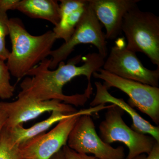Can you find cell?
<instances>
[{
	"label": "cell",
	"instance_id": "cell-12",
	"mask_svg": "<svg viewBox=\"0 0 159 159\" xmlns=\"http://www.w3.org/2000/svg\"><path fill=\"white\" fill-rule=\"evenodd\" d=\"M96 93L95 97L90 103L91 107H94L101 104L111 103L117 106L125 111L130 116L133 124L131 128L139 133L148 134L159 142V126H154L141 116L136 111L122 98H118L111 95L108 89L99 81L95 82Z\"/></svg>",
	"mask_w": 159,
	"mask_h": 159
},
{
	"label": "cell",
	"instance_id": "cell-2",
	"mask_svg": "<svg viewBox=\"0 0 159 159\" xmlns=\"http://www.w3.org/2000/svg\"><path fill=\"white\" fill-rule=\"evenodd\" d=\"M8 26L12 49L6 65L10 74L19 80L50 55L57 39L53 31L31 35L17 18L9 19Z\"/></svg>",
	"mask_w": 159,
	"mask_h": 159
},
{
	"label": "cell",
	"instance_id": "cell-8",
	"mask_svg": "<svg viewBox=\"0 0 159 159\" xmlns=\"http://www.w3.org/2000/svg\"><path fill=\"white\" fill-rule=\"evenodd\" d=\"M67 145L78 153L93 154L99 159H124L123 146L114 148L97 134L91 115L80 116L71 130Z\"/></svg>",
	"mask_w": 159,
	"mask_h": 159
},
{
	"label": "cell",
	"instance_id": "cell-4",
	"mask_svg": "<svg viewBox=\"0 0 159 159\" xmlns=\"http://www.w3.org/2000/svg\"><path fill=\"white\" fill-rule=\"evenodd\" d=\"M124 111L111 104L107 109L105 119L99 125V137L110 145L122 142L128 148L125 159H134L143 154H148L157 141L150 135L139 133L129 127L122 118Z\"/></svg>",
	"mask_w": 159,
	"mask_h": 159
},
{
	"label": "cell",
	"instance_id": "cell-21",
	"mask_svg": "<svg viewBox=\"0 0 159 159\" xmlns=\"http://www.w3.org/2000/svg\"><path fill=\"white\" fill-rule=\"evenodd\" d=\"M145 159H159V142H156Z\"/></svg>",
	"mask_w": 159,
	"mask_h": 159
},
{
	"label": "cell",
	"instance_id": "cell-20",
	"mask_svg": "<svg viewBox=\"0 0 159 159\" xmlns=\"http://www.w3.org/2000/svg\"><path fill=\"white\" fill-rule=\"evenodd\" d=\"M20 0H0V13L7 14L9 10H16Z\"/></svg>",
	"mask_w": 159,
	"mask_h": 159
},
{
	"label": "cell",
	"instance_id": "cell-6",
	"mask_svg": "<svg viewBox=\"0 0 159 159\" xmlns=\"http://www.w3.org/2000/svg\"><path fill=\"white\" fill-rule=\"evenodd\" d=\"M81 44L93 45L97 48L98 53L104 58L108 55L106 39L102 31V25L97 18L89 2L70 39L58 48L51 51L49 69L55 70L59 63L66 59L76 46Z\"/></svg>",
	"mask_w": 159,
	"mask_h": 159
},
{
	"label": "cell",
	"instance_id": "cell-1",
	"mask_svg": "<svg viewBox=\"0 0 159 159\" xmlns=\"http://www.w3.org/2000/svg\"><path fill=\"white\" fill-rule=\"evenodd\" d=\"M81 55L70 59L66 64L59 63L55 70L49 68L50 59L46 58L28 72L20 84L19 93L37 100H57L66 104L83 106L93 94V89L86 88L83 94L65 95L63 88L74 77H86L88 85H92L91 77L94 72L102 68L105 58L98 53H89L84 59L83 64L77 66Z\"/></svg>",
	"mask_w": 159,
	"mask_h": 159
},
{
	"label": "cell",
	"instance_id": "cell-23",
	"mask_svg": "<svg viewBox=\"0 0 159 159\" xmlns=\"http://www.w3.org/2000/svg\"><path fill=\"white\" fill-rule=\"evenodd\" d=\"M50 159H65L62 149L55 153Z\"/></svg>",
	"mask_w": 159,
	"mask_h": 159
},
{
	"label": "cell",
	"instance_id": "cell-10",
	"mask_svg": "<svg viewBox=\"0 0 159 159\" xmlns=\"http://www.w3.org/2000/svg\"><path fill=\"white\" fill-rule=\"evenodd\" d=\"M0 110L6 116L4 127L10 129L34 119L47 112L58 111L66 114L77 111L72 105L57 100H37L19 93L18 99L11 102H0Z\"/></svg>",
	"mask_w": 159,
	"mask_h": 159
},
{
	"label": "cell",
	"instance_id": "cell-17",
	"mask_svg": "<svg viewBox=\"0 0 159 159\" xmlns=\"http://www.w3.org/2000/svg\"><path fill=\"white\" fill-rule=\"evenodd\" d=\"M10 73L4 61L0 59V98L9 99L13 97L14 86L10 84Z\"/></svg>",
	"mask_w": 159,
	"mask_h": 159
},
{
	"label": "cell",
	"instance_id": "cell-14",
	"mask_svg": "<svg viewBox=\"0 0 159 159\" xmlns=\"http://www.w3.org/2000/svg\"><path fill=\"white\" fill-rule=\"evenodd\" d=\"M29 17L48 21L54 26L60 20L59 4L55 0H22L17 9Z\"/></svg>",
	"mask_w": 159,
	"mask_h": 159
},
{
	"label": "cell",
	"instance_id": "cell-3",
	"mask_svg": "<svg viewBox=\"0 0 159 159\" xmlns=\"http://www.w3.org/2000/svg\"><path fill=\"white\" fill-rule=\"evenodd\" d=\"M127 40L126 48L143 53L159 68V17L142 11L138 5L125 14L122 27Z\"/></svg>",
	"mask_w": 159,
	"mask_h": 159
},
{
	"label": "cell",
	"instance_id": "cell-24",
	"mask_svg": "<svg viewBox=\"0 0 159 159\" xmlns=\"http://www.w3.org/2000/svg\"><path fill=\"white\" fill-rule=\"evenodd\" d=\"M146 156L145 154H143L140 155L139 156L135 158L134 159H146Z\"/></svg>",
	"mask_w": 159,
	"mask_h": 159
},
{
	"label": "cell",
	"instance_id": "cell-19",
	"mask_svg": "<svg viewBox=\"0 0 159 159\" xmlns=\"http://www.w3.org/2000/svg\"><path fill=\"white\" fill-rule=\"evenodd\" d=\"M62 150L65 159H99L94 156L76 152L67 145L62 147Z\"/></svg>",
	"mask_w": 159,
	"mask_h": 159
},
{
	"label": "cell",
	"instance_id": "cell-13",
	"mask_svg": "<svg viewBox=\"0 0 159 159\" xmlns=\"http://www.w3.org/2000/svg\"><path fill=\"white\" fill-rule=\"evenodd\" d=\"M60 20L53 31L56 39L66 42L70 38L89 4L88 0L60 1Z\"/></svg>",
	"mask_w": 159,
	"mask_h": 159
},
{
	"label": "cell",
	"instance_id": "cell-9",
	"mask_svg": "<svg viewBox=\"0 0 159 159\" xmlns=\"http://www.w3.org/2000/svg\"><path fill=\"white\" fill-rule=\"evenodd\" d=\"M102 68L122 78L159 87V68L151 70L142 64L136 54L117 44L111 48Z\"/></svg>",
	"mask_w": 159,
	"mask_h": 159
},
{
	"label": "cell",
	"instance_id": "cell-15",
	"mask_svg": "<svg viewBox=\"0 0 159 159\" xmlns=\"http://www.w3.org/2000/svg\"><path fill=\"white\" fill-rule=\"evenodd\" d=\"M51 116L48 119L36 123L29 128L23 125H18L8 129L11 140L15 144L20 145L34 137L43 133L52 125L62 119L71 116L73 114H66L58 111L51 112Z\"/></svg>",
	"mask_w": 159,
	"mask_h": 159
},
{
	"label": "cell",
	"instance_id": "cell-5",
	"mask_svg": "<svg viewBox=\"0 0 159 159\" xmlns=\"http://www.w3.org/2000/svg\"><path fill=\"white\" fill-rule=\"evenodd\" d=\"M100 106L81 110L62 119L47 133H42L20 145L22 159H50L67 145L71 130L80 116L102 111Z\"/></svg>",
	"mask_w": 159,
	"mask_h": 159
},
{
	"label": "cell",
	"instance_id": "cell-18",
	"mask_svg": "<svg viewBox=\"0 0 159 159\" xmlns=\"http://www.w3.org/2000/svg\"><path fill=\"white\" fill-rule=\"evenodd\" d=\"M9 19L6 13H0V59L7 60L10 51L6 47V38L9 35Z\"/></svg>",
	"mask_w": 159,
	"mask_h": 159
},
{
	"label": "cell",
	"instance_id": "cell-16",
	"mask_svg": "<svg viewBox=\"0 0 159 159\" xmlns=\"http://www.w3.org/2000/svg\"><path fill=\"white\" fill-rule=\"evenodd\" d=\"M0 159H22L19 145L13 142L5 127L0 134Z\"/></svg>",
	"mask_w": 159,
	"mask_h": 159
},
{
	"label": "cell",
	"instance_id": "cell-11",
	"mask_svg": "<svg viewBox=\"0 0 159 159\" xmlns=\"http://www.w3.org/2000/svg\"><path fill=\"white\" fill-rule=\"evenodd\" d=\"M140 0H89L97 18L105 27L106 39H114L122 32L124 16Z\"/></svg>",
	"mask_w": 159,
	"mask_h": 159
},
{
	"label": "cell",
	"instance_id": "cell-7",
	"mask_svg": "<svg viewBox=\"0 0 159 159\" xmlns=\"http://www.w3.org/2000/svg\"><path fill=\"white\" fill-rule=\"evenodd\" d=\"M94 78L104 81L107 89L114 87L128 95V103L146 114L157 126L159 124V88L118 77L99 69L93 74Z\"/></svg>",
	"mask_w": 159,
	"mask_h": 159
},
{
	"label": "cell",
	"instance_id": "cell-22",
	"mask_svg": "<svg viewBox=\"0 0 159 159\" xmlns=\"http://www.w3.org/2000/svg\"><path fill=\"white\" fill-rule=\"evenodd\" d=\"M6 116L5 113L0 110V134L5 126Z\"/></svg>",
	"mask_w": 159,
	"mask_h": 159
}]
</instances>
